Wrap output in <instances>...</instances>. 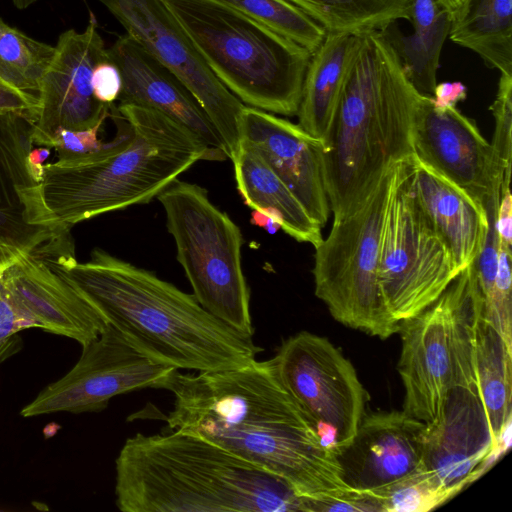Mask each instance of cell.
Instances as JSON below:
<instances>
[{
  "label": "cell",
  "instance_id": "484cf974",
  "mask_svg": "<svg viewBox=\"0 0 512 512\" xmlns=\"http://www.w3.org/2000/svg\"><path fill=\"white\" fill-rule=\"evenodd\" d=\"M512 348L481 314L476 324L475 376L491 435L499 450L511 426Z\"/></svg>",
  "mask_w": 512,
  "mask_h": 512
},
{
  "label": "cell",
  "instance_id": "5b68a950",
  "mask_svg": "<svg viewBox=\"0 0 512 512\" xmlns=\"http://www.w3.org/2000/svg\"><path fill=\"white\" fill-rule=\"evenodd\" d=\"M419 93L382 31L359 45L328 136L324 180L333 219L351 212L392 165L413 155Z\"/></svg>",
  "mask_w": 512,
  "mask_h": 512
},
{
  "label": "cell",
  "instance_id": "e575fe53",
  "mask_svg": "<svg viewBox=\"0 0 512 512\" xmlns=\"http://www.w3.org/2000/svg\"><path fill=\"white\" fill-rule=\"evenodd\" d=\"M38 110L36 95L20 90L0 77V114H17L33 122Z\"/></svg>",
  "mask_w": 512,
  "mask_h": 512
},
{
  "label": "cell",
  "instance_id": "d6986e66",
  "mask_svg": "<svg viewBox=\"0 0 512 512\" xmlns=\"http://www.w3.org/2000/svg\"><path fill=\"white\" fill-rule=\"evenodd\" d=\"M426 423L405 411L364 414L351 443L337 454L344 482L373 495L423 468Z\"/></svg>",
  "mask_w": 512,
  "mask_h": 512
},
{
  "label": "cell",
  "instance_id": "7c38bea8",
  "mask_svg": "<svg viewBox=\"0 0 512 512\" xmlns=\"http://www.w3.org/2000/svg\"><path fill=\"white\" fill-rule=\"evenodd\" d=\"M127 34L169 69L199 102L231 159L245 105L213 74L164 0H99Z\"/></svg>",
  "mask_w": 512,
  "mask_h": 512
},
{
  "label": "cell",
  "instance_id": "3957f363",
  "mask_svg": "<svg viewBox=\"0 0 512 512\" xmlns=\"http://www.w3.org/2000/svg\"><path fill=\"white\" fill-rule=\"evenodd\" d=\"M115 108L125 126L112 141L44 165L39 192L48 226L70 230L93 217L149 203L196 162L223 161L156 110L120 103Z\"/></svg>",
  "mask_w": 512,
  "mask_h": 512
},
{
  "label": "cell",
  "instance_id": "9c48e42d",
  "mask_svg": "<svg viewBox=\"0 0 512 512\" xmlns=\"http://www.w3.org/2000/svg\"><path fill=\"white\" fill-rule=\"evenodd\" d=\"M156 198L165 211L177 260L196 300L228 326L253 336L250 290L241 263L244 239L240 228L197 184L177 178Z\"/></svg>",
  "mask_w": 512,
  "mask_h": 512
},
{
  "label": "cell",
  "instance_id": "8d00e7d4",
  "mask_svg": "<svg viewBox=\"0 0 512 512\" xmlns=\"http://www.w3.org/2000/svg\"><path fill=\"white\" fill-rule=\"evenodd\" d=\"M467 96V88L461 82L437 83L432 100L437 107H456L457 103L463 101Z\"/></svg>",
  "mask_w": 512,
  "mask_h": 512
},
{
  "label": "cell",
  "instance_id": "4316f807",
  "mask_svg": "<svg viewBox=\"0 0 512 512\" xmlns=\"http://www.w3.org/2000/svg\"><path fill=\"white\" fill-rule=\"evenodd\" d=\"M449 38L487 67L512 74V0H468L451 22Z\"/></svg>",
  "mask_w": 512,
  "mask_h": 512
},
{
  "label": "cell",
  "instance_id": "74e56055",
  "mask_svg": "<svg viewBox=\"0 0 512 512\" xmlns=\"http://www.w3.org/2000/svg\"><path fill=\"white\" fill-rule=\"evenodd\" d=\"M50 155V148H32L27 156V166L35 181L40 182L43 176L44 162Z\"/></svg>",
  "mask_w": 512,
  "mask_h": 512
},
{
  "label": "cell",
  "instance_id": "44dd1931",
  "mask_svg": "<svg viewBox=\"0 0 512 512\" xmlns=\"http://www.w3.org/2000/svg\"><path fill=\"white\" fill-rule=\"evenodd\" d=\"M107 53L121 75L120 104H135L168 116L190 130L223 161L228 159L225 145L207 114L169 69L128 34L119 37Z\"/></svg>",
  "mask_w": 512,
  "mask_h": 512
},
{
  "label": "cell",
  "instance_id": "ac0fdd59",
  "mask_svg": "<svg viewBox=\"0 0 512 512\" xmlns=\"http://www.w3.org/2000/svg\"><path fill=\"white\" fill-rule=\"evenodd\" d=\"M498 451L477 386H453L437 420L426 424L424 469L452 498L480 476Z\"/></svg>",
  "mask_w": 512,
  "mask_h": 512
},
{
  "label": "cell",
  "instance_id": "4fadbf2b",
  "mask_svg": "<svg viewBox=\"0 0 512 512\" xmlns=\"http://www.w3.org/2000/svg\"><path fill=\"white\" fill-rule=\"evenodd\" d=\"M173 370L147 356L107 324L98 337L82 345L77 363L46 386L21 410V415L100 411L117 395L157 388Z\"/></svg>",
  "mask_w": 512,
  "mask_h": 512
},
{
  "label": "cell",
  "instance_id": "5bb4252c",
  "mask_svg": "<svg viewBox=\"0 0 512 512\" xmlns=\"http://www.w3.org/2000/svg\"><path fill=\"white\" fill-rule=\"evenodd\" d=\"M107 49L91 13L85 30L63 32L39 87V110L31 126L33 145L54 147L58 131L103 125L110 106L96 99L94 68L108 60Z\"/></svg>",
  "mask_w": 512,
  "mask_h": 512
},
{
  "label": "cell",
  "instance_id": "ffe728a7",
  "mask_svg": "<svg viewBox=\"0 0 512 512\" xmlns=\"http://www.w3.org/2000/svg\"><path fill=\"white\" fill-rule=\"evenodd\" d=\"M240 140L250 144L323 228L331 214L324 180V144L298 124L245 106Z\"/></svg>",
  "mask_w": 512,
  "mask_h": 512
},
{
  "label": "cell",
  "instance_id": "e0dca14e",
  "mask_svg": "<svg viewBox=\"0 0 512 512\" xmlns=\"http://www.w3.org/2000/svg\"><path fill=\"white\" fill-rule=\"evenodd\" d=\"M31 126L27 117L0 114V276L20 258L70 232L46 223L39 182L27 166Z\"/></svg>",
  "mask_w": 512,
  "mask_h": 512
},
{
  "label": "cell",
  "instance_id": "7402d4cb",
  "mask_svg": "<svg viewBox=\"0 0 512 512\" xmlns=\"http://www.w3.org/2000/svg\"><path fill=\"white\" fill-rule=\"evenodd\" d=\"M411 190L461 272L479 254L488 227L485 210L466 192L413 156Z\"/></svg>",
  "mask_w": 512,
  "mask_h": 512
},
{
  "label": "cell",
  "instance_id": "30bf717a",
  "mask_svg": "<svg viewBox=\"0 0 512 512\" xmlns=\"http://www.w3.org/2000/svg\"><path fill=\"white\" fill-rule=\"evenodd\" d=\"M409 171L410 158L401 164L383 224L379 256L380 289L398 323L430 306L460 273L418 204Z\"/></svg>",
  "mask_w": 512,
  "mask_h": 512
},
{
  "label": "cell",
  "instance_id": "4dcf8cb0",
  "mask_svg": "<svg viewBox=\"0 0 512 512\" xmlns=\"http://www.w3.org/2000/svg\"><path fill=\"white\" fill-rule=\"evenodd\" d=\"M374 495L382 512H426L450 499L424 467Z\"/></svg>",
  "mask_w": 512,
  "mask_h": 512
},
{
  "label": "cell",
  "instance_id": "f1b7e54d",
  "mask_svg": "<svg viewBox=\"0 0 512 512\" xmlns=\"http://www.w3.org/2000/svg\"><path fill=\"white\" fill-rule=\"evenodd\" d=\"M55 47L35 40L0 18V77L38 97L40 82Z\"/></svg>",
  "mask_w": 512,
  "mask_h": 512
},
{
  "label": "cell",
  "instance_id": "8992f818",
  "mask_svg": "<svg viewBox=\"0 0 512 512\" xmlns=\"http://www.w3.org/2000/svg\"><path fill=\"white\" fill-rule=\"evenodd\" d=\"M220 82L245 106L297 114L311 53L222 0H164Z\"/></svg>",
  "mask_w": 512,
  "mask_h": 512
},
{
  "label": "cell",
  "instance_id": "ab89813d",
  "mask_svg": "<svg viewBox=\"0 0 512 512\" xmlns=\"http://www.w3.org/2000/svg\"><path fill=\"white\" fill-rule=\"evenodd\" d=\"M447 12L451 22L459 17L468 0H436Z\"/></svg>",
  "mask_w": 512,
  "mask_h": 512
},
{
  "label": "cell",
  "instance_id": "f546056e",
  "mask_svg": "<svg viewBox=\"0 0 512 512\" xmlns=\"http://www.w3.org/2000/svg\"><path fill=\"white\" fill-rule=\"evenodd\" d=\"M273 32L297 43L311 54L326 31L287 0H222Z\"/></svg>",
  "mask_w": 512,
  "mask_h": 512
},
{
  "label": "cell",
  "instance_id": "ba28073f",
  "mask_svg": "<svg viewBox=\"0 0 512 512\" xmlns=\"http://www.w3.org/2000/svg\"><path fill=\"white\" fill-rule=\"evenodd\" d=\"M403 161L387 169L351 212L333 219L327 238L314 247L315 295L336 321L382 340L399 331L378 271L383 224Z\"/></svg>",
  "mask_w": 512,
  "mask_h": 512
},
{
  "label": "cell",
  "instance_id": "6da1fadb",
  "mask_svg": "<svg viewBox=\"0 0 512 512\" xmlns=\"http://www.w3.org/2000/svg\"><path fill=\"white\" fill-rule=\"evenodd\" d=\"M157 388L174 396L169 430L212 442L284 481L308 512L353 499L334 452L283 384L273 358L195 373L170 372Z\"/></svg>",
  "mask_w": 512,
  "mask_h": 512
},
{
  "label": "cell",
  "instance_id": "cb8c5ba5",
  "mask_svg": "<svg viewBox=\"0 0 512 512\" xmlns=\"http://www.w3.org/2000/svg\"><path fill=\"white\" fill-rule=\"evenodd\" d=\"M231 160L246 206L272 216L298 242L316 247L322 241V227L250 144L240 140Z\"/></svg>",
  "mask_w": 512,
  "mask_h": 512
},
{
  "label": "cell",
  "instance_id": "83f0119b",
  "mask_svg": "<svg viewBox=\"0 0 512 512\" xmlns=\"http://www.w3.org/2000/svg\"><path fill=\"white\" fill-rule=\"evenodd\" d=\"M326 33L363 34L384 31L410 19V0H287Z\"/></svg>",
  "mask_w": 512,
  "mask_h": 512
},
{
  "label": "cell",
  "instance_id": "60d3db41",
  "mask_svg": "<svg viewBox=\"0 0 512 512\" xmlns=\"http://www.w3.org/2000/svg\"><path fill=\"white\" fill-rule=\"evenodd\" d=\"M38 0H12L14 6L18 9H26Z\"/></svg>",
  "mask_w": 512,
  "mask_h": 512
},
{
  "label": "cell",
  "instance_id": "7a4b0ae2",
  "mask_svg": "<svg viewBox=\"0 0 512 512\" xmlns=\"http://www.w3.org/2000/svg\"><path fill=\"white\" fill-rule=\"evenodd\" d=\"M58 270L139 350L176 370L240 367L263 350L253 336L228 326L154 273L95 248L87 262L74 249L59 253Z\"/></svg>",
  "mask_w": 512,
  "mask_h": 512
},
{
  "label": "cell",
  "instance_id": "8fae6325",
  "mask_svg": "<svg viewBox=\"0 0 512 512\" xmlns=\"http://www.w3.org/2000/svg\"><path fill=\"white\" fill-rule=\"evenodd\" d=\"M273 360L283 384L337 457L355 437L368 397L352 363L328 339L307 331L287 338Z\"/></svg>",
  "mask_w": 512,
  "mask_h": 512
},
{
  "label": "cell",
  "instance_id": "d6a6232c",
  "mask_svg": "<svg viewBox=\"0 0 512 512\" xmlns=\"http://www.w3.org/2000/svg\"><path fill=\"white\" fill-rule=\"evenodd\" d=\"M32 328L13 305L0 284V363L15 354L21 347L18 332Z\"/></svg>",
  "mask_w": 512,
  "mask_h": 512
},
{
  "label": "cell",
  "instance_id": "52a82bcc",
  "mask_svg": "<svg viewBox=\"0 0 512 512\" xmlns=\"http://www.w3.org/2000/svg\"><path fill=\"white\" fill-rule=\"evenodd\" d=\"M482 298L473 263L420 313L399 322L403 411L431 424L453 386L475 385L476 324Z\"/></svg>",
  "mask_w": 512,
  "mask_h": 512
},
{
  "label": "cell",
  "instance_id": "277c9868",
  "mask_svg": "<svg viewBox=\"0 0 512 512\" xmlns=\"http://www.w3.org/2000/svg\"><path fill=\"white\" fill-rule=\"evenodd\" d=\"M115 495L124 512H306V499L280 478L176 430L125 441Z\"/></svg>",
  "mask_w": 512,
  "mask_h": 512
},
{
  "label": "cell",
  "instance_id": "836d02e7",
  "mask_svg": "<svg viewBox=\"0 0 512 512\" xmlns=\"http://www.w3.org/2000/svg\"><path fill=\"white\" fill-rule=\"evenodd\" d=\"M102 125L85 129L69 130L61 128L54 143L58 159L70 158L94 152L103 146L98 138Z\"/></svg>",
  "mask_w": 512,
  "mask_h": 512
},
{
  "label": "cell",
  "instance_id": "1f68e13d",
  "mask_svg": "<svg viewBox=\"0 0 512 512\" xmlns=\"http://www.w3.org/2000/svg\"><path fill=\"white\" fill-rule=\"evenodd\" d=\"M490 110L495 119L491 145L504 172L511 174L512 74L500 73L496 97Z\"/></svg>",
  "mask_w": 512,
  "mask_h": 512
},
{
  "label": "cell",
  "instance_id": "9a60e30c",
  "mask_svg": "<svg viewBox=\"0 0 512 512\" xmlns=\"http://www.w3.org/2000/svg\"><path fill=\"white\" fill-rule=\"evenodd\" d=\"M413 157L466 192L484 210L492 194L510 183L475 123L456 107H437L421 95L411 128Z\"/></svg>",
  "mask_w": 512,
  "mask_h": 512
},
{
  "label": "cell",
  "instance_id": "603a6c76",
  "mask_svg": "<svg viewBox=\"0 0 512 512\" xmlns=\"http://www.w3.org/2000/svg\"><path fill=\"white\" fill-rule=\"evenodd\" d=\"M359 34L326 33L311 54L297 111L298 125L326 140L355 59Z\"/></svg>",
  "mask_w": 512,
  "mask_h": 512
},
{
  "label": "cell",
  "instance_id": "d4e9b609",
  "mask_svg": "<svg viewBox=\"0 0 512 512\" xmlns=\"http://www.w3.org/2000/svg\"><path fill=\"white\" fill-rule=\"evenodd\" d=\"M409 20L413 26L410 35L382 32L394 47L415 89L423 95L432 96L451 20L436 0H410Z\"/></svg>",
  "mask_w": 512,
  "mask_h": 512
},
{
  "label": "cell",
  "instance_id": "f35d334b",
  "mask_svg": "<svg viewBox=\"0 0 512 512\" xmlns=\"http://www.w3.org/2000/svg\"><path fill=\"white\" fill-rule=\"evenodd\" d=\"M251 223L271 234L281 229L280 224L272 216L260 210H253L251 213Z\"/></svg>",
  "mask_w": 512,
  "mask_h": 512
},
{
  "label": "cell",
  "instance_id": "d590c367",
  "mask_svg": "<svg viewBox=\"0 0 512 512\" xmlns=\"http://www.w3.org/2000/svg\"><path fill=\"white\" fill-rule=\"evenodd\" d=\"M91 83L94 96L98 101L111 105L118 100L122 79L119 69L109 59L100 62L94 68Z\"/></svg>",
  "mask_w": 512,
  "mask_h": 512
},
{
  "label": "cell",
  "instance_id": "2e32d148",
  "mask_svg": "<svg viewBox=\"0 0 512 512\" xmlns=\"http://www.w3.org/2000/svg\"><path fill=\"white\" fill-rule=\"evenodd\" d=\"M70 248L74 245L69 232L9 266L0 284L32 328L83 345L98 337L107 322L58 270L56 256Z\"/></svg>",
  "mask_w": 512,
  "mask_h": 512
}]
</instances>
